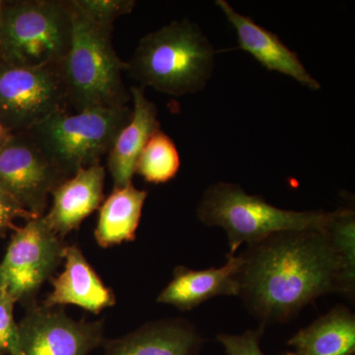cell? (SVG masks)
Returning <instances> with one entry per match:
<instances>
[{"label":"cell","instance_id":"30bf717a","mask_svg":"<svg viewBox=\"0 0 355 355\" xmlns=\"http://www.w3.org/2000/svg\"><path fill=\"white\" fill-rule=\"evenodd\" d=\"M67 179L27 132L12 133L0 146V189L35 216H44L49 196Z\"/></svg>","mask_w":355,"mask_h":355},{"label":"cell","instance_id":"9c48e42d","mask_svg":"<svg viewBox=\"0 0 355 355\" xmlns=\"http://www.w3.org/2000/svg\"><path fill=\"white\" fill-rule=\"evenodd\" d=\"M11 355H90L104 345V320L76 321L58 307H28Z\"/></svg>","mask_w":355,"mask_h":355},{"label":"cell","instance_id":"52a82bcc","mask_svg":"<svg viewBox=\"0 0 355 355\" xmlns=\"http://www.w3.org/2000/svg\"><path fill=\"white\" fill-rule=\"evenodd\" d=\"M65 247L64 239L51 230L44 216L16 227L0 263V287L16 302L28 307L37 304L40 289L64 261Z\"/></svg>","mask_w":355,"mask_h":355},{"label":"cell","instance_id":"44dd1931","mask_svg":"<svg viewBox=\"0 0 355 355\" xmlns=\"http://www.w3.org/2000/svg\"><path fill=\"white\" fill-rule=\"evenodd\" d=\"M74 4L95 24L114 28L121 16L132 13L135 0H73Z\"/></svg>","mask_w":355,"mask_h":355},{"label":"cell","instance_id":"ffe728a7","mask_svg":"<svg viewBox=\"0 0 355 355\" xmlns=\"http://www.w3.org/2000/svg\"><path fill=\"white\" fill-rule=\"evenodd\" d=\"M342 263L343 295L355 296V211L354 207L336 209L335 216L324 228Z\"/></svg>","mask_w":355,"mask_h":355},{"label":"cell","instance_id":"8fae6325","mask_svg":"<svg viewBox=\"0 0 355 355\" xmlns=\"http://www.w3.org/2000/svg\"><path fill=\"white\" fill-rule=\"evenodd\" d=\"M205 338L184 318L147 322L137 330L105 340L103 355H198Z\"/></svg>","mask_w":355,"mask_h":355},{"label":"cell","instance_id":"7a4b0ae2","mask_svg":"<svg viewBox=\"0 0 355 355\" xmlns=\"http://www.w3.org/2000/svg\"><path fill=\"white\" fill-rule=\"evenodd\" d=\"M216 55V49L198 24L175 20L140 39L125 71L140 87L181 97L205 87Z\"/></svg>","mask_w":355,"mask_h":355},{"label":"cell","instance_id":"277c9868","mask_svg":"<svg viewBox=\"0 0 355 355\" xmlns=\"http://www.w3.org/2000/svg\"><path fill=\"white\" fill-rule=\"evenodd\" d=\"M326 210L279 209L261 196L249 195L241 186L218 182L203 193L198 205V219L209 227L225 231L228 253L234 256L242 245L286 230H322L335 216Z\"/></svg>","mask_w":355,"mask_h":355},{"label":"cell","instance_id":"6da1fadb","mask_svg":"<svg viewBox=\"0 0 355 355\" xmlns=\"http://www.w3.org/2000/svg\"><path fill=\"white\" fill-rule=\"evenodd\" d=\"M239 256L237 297L263 329L291 321L327 294L343 295L342 263L324 229L275 232Z\"/></svg>","mask_w":355,"mask_h":355},{"label":"cell","instance_id":"484cf974","mask_svg":"<svg viewBox=\"0 0 355 355\" xmlns=\"http://www.w3.org/2000/svg\"><path fill=\"white\" fill-rule=\"evenodd\" d=\"M3 2L0 0V28H1L2 9H3Z\"/></svg>","mask_w":355,"mask_h":355},{"label":"cell","instance_id":"7c38bea8","mask_svg":"<svg viewBox=\"0 0 355 355\" xmlns=\"http://www.w3.org/2000/svg\"><path fill=\"white\" fill-rule=\"evenodd\" d=\"M216 4L234 28L241 50L250 53L270 71L291 77L312 90L321 89V84L308 72L297 53L286 46L277 34L238 12L226 0H217Z\"/></svg>","mask_w":355,"mask_h":355},{"label":"cell","instance_id":"cb8c5ba5","mask_svg":"<svg viewBox=\"0 0 355 355\" xmlns=\"http://www.w3.org/2000/svg\"><path fill=\"white\" fill-rule=\"evenodd\" d=\"M37 217L39 216L28 211L15 198L0 189V238L6 237L8 231L16 228L15 219L23 218L28 221Z\"/></svg>","mask_w":355,"mask_h":355},{"label":"cell","instance_id":"8992f818","mask_svg":"<svg viewBox=\"0 0 355 355\" xmlns=\"http://www.w3.org/2000/svg\"><path fill=\"white\" fill-rule=\"evenodd\" d=\"M72 18L67 0L3 2L0 60L28 67H57L69 53Z\"/></svg>","mask_w":355,"mask_h":355},{"label":"cell","instance_id":"d4e9b609","mask_svg":"<svg viewBox=\"0 0 355 355\" xmlns=\"http://www.w3.org/2000/svg\"><path fill=\"white\" fill-rule=\"evenodd\" d=\"M11 135H12V132L7 130V128L4 127L3 123H1V121H0V146L3 144L6 140H8Z\"/></svg>","mask_w":355,"mask_h":355},{"label":"cell","instance_id":"7402d4cb","mask_svg":"<svg viewBox=\"0 0 355 355\" xmlns=\"http://www.w3.org/2000/svg\"><path fill=\"white\" fill-rule=\"evenodd\" d=\"M15 299L0 287V354L11 355L17 347L19 326L14 319Z\"/></svg>","mask_w":355,"mask_h":355},{"label":"cell","instance_id":"603a6c76","mask_svg":"<svg viewBox=\"0 0 355 355\" xmlns=\"http://www.w3.org/2000/svg\"><path fill=\"white\" fill-rule=\"evenodd\" d=\"M266 329H249L243 334L222 333L216 340L222 345L226 355H266L261 347V340Z\"/></svg>","mask_w":355,"mask_h":355},{"label":"cell","instance_id":"ba28073f","mask_svg":"<svg viewBox=\"0 0 355 355\" xmlns=\"http://www.w3.org/2000/svg\"><path fill=\"white\" fill-rule=\"evenodd\" d=\"M65 106L60 65L20 67L0 60V121L7 130L27 132Z\"/></svg>","mask_w":355,"mask_h":355},{"label":"cell","instance_id":"2e32d148","mask_svg":"<svg viewBox=\"0 0 355 355\" xmlns=\"http://www.w3.org/2000/svg\"><path fill=\"white\" fill-rule=\"evenodd\" d=\"M130 93L133 102L132 118L119 133L108 154L114 189L132 183L142 149L151 135L161 128L157 107L147 99L144 88L132 86Z\"/></svg>","mask_w":355,"mask_h":355},{"label":"cell","instance_id":"e0dca14e","mask_svg":"<svg viewBox=\"0 0 355 355\" xmlns=\"http://www.w3.org/2000/svg\"><path fill=\"white\" fill-rule=\"evenodd\" d=\"M287 355H354L355 315L349 307L336 305L287 342Z\"/></svg>","mask_w":355,"mask_h":355},{"label":"cell","instance_id":"3957f363","mask_svg":"<svg viewBox=\"0 0 355 355\" xmlns=\"http://www.w3.org/2000/svg\"><path fill=\"white\" fill-rule=\"evenodd\" d=\"M72 18L71 44L60 64L65 101L77 113L85 110L119 108L132 99L123 72L127 62L114 51V28L95 24L67 0Z\"/></svg>","mask_w":355,"mask_h":355},{"label":"cell","instance_id":"5bb4252c","mask_svg":"<svg viewBox=\"0 0 355 355\" xmlns=\"http://www.w3.org/2000/svg\"><path fill=\"white\" fill-rule=\"evenodd\" d=\"M64 261V270L51 279L53 291L42 305L49 308L74 305L93 314H99L116 304L114 291L105 286L80 248L76 244L67 245Z\"/></svg>","mask_w":355,"mask_h":355},{"label":"cell","instance_id":"d6986e66","mask_svg":"<svg viewBox=\"0 0 355 355\" xmlns=\"http://www.w3.org/2000/svg\"><path fill=\"white\" fill-rule=\"evenodd\" d=\"M181 159L171 137L158 130L140 153L135 173L151 184H164L177 176Z\"/></svg>","mask_w":355,"mask_h":355},{"label":"cell","instance_id":"9a60e30c","mask_svg":"<svg viewBox=\"0 0 355 355\" xmlns=\"http://www.w3.org/2000/svg\"><path fill=\"white\" fill-rule=\"evenodd\" d=\"M240 263L239 254H227L226 263L220 268L197 270L178 266L171 282L159 294L157 302L188 312L214 298L237 296L238 284L234 275Z\"/></svg>","mask_w":355,"mask_h":355},{"label":"cell","instance_id":"5b68a950","mask_svg":"<svg viewBox=\"0 0 355 355\" xmlns=\"http://www.w3.org/2000/svg\"><path fill=\"white\" fill-rule=\"evenodd\" d=\"M132 108L85 110L74 114L62 109L27 133L51 164L69 178L81 168L101 163L132 118Z\"/></svg>","mask_w":355,"mask_h":355},{"label":"cell","instance_id":"4fadbf2b","mask_svg":"<svg viewBox=\"0 0 355 355\" xmlns=\"http://www.w3.org/2000/svg\"><path fill=\"white\" fill-rule=\"evenodd\" d=\"M106 170L99 163L81 168L51 191L53 205L44 220L51 230L64 239L104 202Z\"/></svg>","mask_w":355,"mask_h":355},{"label":"cell","instance_id":"ac0fdd59","mask_svg":"<svg viewBox=\"0 0 355 355\" xmlns=\"http://www.w3.org/2000/svg\"><path fill=\"white\" fill-rule=\"evenodd\" d=\"M147 196V191L139 190L132 183L114 189L99 207L94 236L100 247L135 241Z\"/></svg>","mask_w":355,"mask_h":355}]
</instances>
